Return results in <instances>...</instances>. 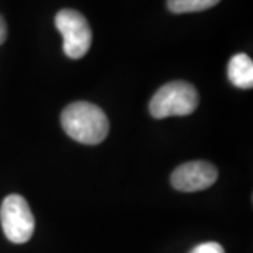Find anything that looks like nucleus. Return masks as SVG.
Masks as SVG:
<instances>
[{"label":"nucleus","instance_id":"nucleus-8","mask_svg":"<svg viewBox=\"0 0 253 253\" xmlns=\"http://www.w3.org/2000/svg\"><path fill=\"white\" fill-rule=\"evenodd\" d=\"M190 253H225V251L217 242H206L196 246Z\"/></svg>","mask_w":253,"mask_h":253},{"label":"nucleus","instance_id":"nucleus-9","mask_svg":"<svg viewBox=\"0 0 253 253\" xmlns=\"http://www.w3.org/2000/svg\"><path fill=\"white\" fill-rule=\"evenodd\" d=\"M6 38H7V26L4 18L0 16V45L6 41Z\"/></svg>","mask_w":253,"mask_h":253},{"label":"nucleus","instance_id":"nucleus-2","mask_svg":"<svg viewBox=\"0 0 253 253\" xmlns=\"http://www.w3.org/2000/svg\"><path fill=\"white\" fill-rule=\"evenodd\" d=\"M199 106L196 87L184 81L166 83L154 94L149 103V113L155 118L189 116Z\"/></svg>","mask_w":253,"mask_h":253},{"label":"nucleus","instance_id":"nucleus-5","mask_svg":"<svg viewBox=\"0 0 253 253\" xmlns=\"http://www.w3.org/2000/svg\"><path fill=\"white\" fill-rule=\"evenodd\" d=\"M218 177L217 168L206 161H194L180 165L170 176L172 186L179 191L193 193L211 187Z\"/></svg>","mask_w":253,"mask_h":253},{"label":"nucleus","instance_id":"nucleus-3","mask_svg":"<svg viewBox=\"0 0 253 253\" xmlns=\"http://www.w3.org/2000/svg\"><path fill=\"white\" fill-rule=\"evenodd\" d=\"M0 222L6 238L13 244L28 242L36 229V218L27 200L18 194H10L3 200Z\"/></svg>","mask_w":253,"mask_h":253},{"label":"nucleus","instance_id":"nucleus-1","mask_svg":"<svg viewBox=\"0 0 253 253\" xmlns=\"http://www.w3.org/2000/svg\"><path fill=\"white\" fill-rule=\"evenodd\" d=\"M61 124L72 139L84 145H97L109 135L110 123L104 111L93 103L75 101L62 111Z\"/></svg>","mask_w":253,"mask_h":253},{"label":"nucleus","instance_id":"nucleus-6","mask_svg":"<svg viewBox=\"0 0 253 253\" xmlns=\"http://www.w3.org/2000/svg\"><path fill=\"white\" fill-rule=\"evenodd\" d=\"M228 79L239 89H252L253 62L246 54H236L228 63Z\"/></svg>","mask_w":253,"mask_h":253},{"label":"nucleus","instance_id":"nucleus-4","mask_svg":"<svg viewBox=\"0 0 253 253\" xmlns=\"http://www.w3.org/2000/svg\"><path fill=\"white\" fill-rule=\"evenodd\" d=\"M55 27L63 38V52L68 58L81 59L91 46V28L86 17L72 9H63L55 16Z\"/></svg>","mask_w":253,"mask_h":253},{"label":"nucleus","instance_id":"nucleus-7","mask_svg":"<svg viewBox=\"0 0 253 253\" xmlns=\"http://www.w3.org/2000/svg\"><path fill=\"white\" fill-rule=\"evenodd\" d=\"M221 0H168V9L174 14L196 13L211 9Z\"/></svg>","mask_w":253,"mask_h":253}]
</instances>
